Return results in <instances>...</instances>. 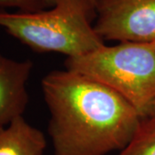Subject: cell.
Segmentation results:
<instances>
[{"instance_id":"obj_4","label":"cell","mask_w":155,"mask_h":155,"mask_svg":"<svg viewBox=\"0 0 155 155\" xmlns=\"http://www.w3.org/2000/svg\"><path fill=\"white\" fill-rule=\"evenodd\" d=\"M94 28L104 41H155V0H97Z\"/></svg>"},{"instance_id":"obj_9","label":"cell","mask_w":155,"mask_h":155,"mask_svg":"<svg viewBox=\"0 0 155 155\" xmlns=\"http://www.w3.org/2000/svg\"><path fill=\"white\" fill-rule=\"evenodd\" d=\"M57 1H58V0H43V2H44L45 4L47 5V6L49 7V8H51V7H53V6L54 5ZM91 1L92 3H94L95 5H96V3H97V0H91Z\"/></svg>"},{"instance_id":"obj_7","label":"cell","mask_w":155,"mask_h":155,"mask_svg":"<svg viewBox=\"0 0 155 155\" xmlns=\"http://www.w3.org/2000/svg\"><path fill=\"white\" fill-rule=\"evenodd\" d=\"M117 155H155V113L141 119L133 137Z\"/></svg>"},{"instance_id":"obj_6","label":"cell","mask_w":155,"mask_h":155,"mask_svg":"<svg viewBox=\"0 0 155 155\" xmlns=\"http://www.w3.org/2000/svg\"><path fill=\"white\" fill-rule=\"evenodd\" d=\"M46 147L44 134L23 116L0 127V155H43Z\"/></svg>"},{"instance_id":"obj_1","label":"cell","mask_w":155,"mask_h":155,"mask_svg":"<svg viewBox=\"0 0 155 155\" xmlns=\"http://www.w3.org/2000/svg\"><path fill=\"white\" fill-rule=\"evenodd\" d=\"M50 113L54 155H107L122 150L141 117L127 101L97 81L65 68L41 80Z\"/></svg>"},{"instance_id":"obj_3","label":"cell","mask_w":155,"mask_h":155,"mask_svg":"<svg viewBox=\"0 0 155 155\" xmlns=\"http://www.w3.org/2000/svg\"><path fill=\"white\" fill-rule=\"evenodd\" d=\"M65 68L111 89L141 119L155 113V41L104 44L84 55L67 58Z\"/></svg>"},{"instance_id":"obj_8","label":"cell","mask_w":155,"mask_h":155,"mask_svg":"<svg viewBox=\"0 0 155 155\" xmlns=\"http://www.w3.org/2000/svg\"><path fill=\"white\" fill-rule=\"evenodd\" d=\"M1 8H18L21 11L35 12L48 8L43 0H0Z\"/></svg>"},{"instance_id":"obj_5","label":"cell","mask_w":155,"mask_h":155,"mask_svg":"<svg viewBox=\"0 0 155 155\" xmlns=\"http://www.w3.org/2000/svg\"><path fill=\"white\" fill-rule=\"evenodd\" d=\"M33 62L15 61L0 53V127L11 124L22 114L28 104L26 89Z\"/></svg>"},{"instance_id":"obj_2","label":"cell","mask_w":155,"mask_h":155,"mask_svg":"<svg viewBox=\"0 0 155 155\" xmlns=\"http://www.w3.org/2000/svg\"><path fill=\"white\" fill-rule=\"evenodd\" d=\"M96 7L91 0H58L49 10L8 12L0 10V27L38 53L74 58L104 45L94 28Z\"/></svg>"}]
</instances>
